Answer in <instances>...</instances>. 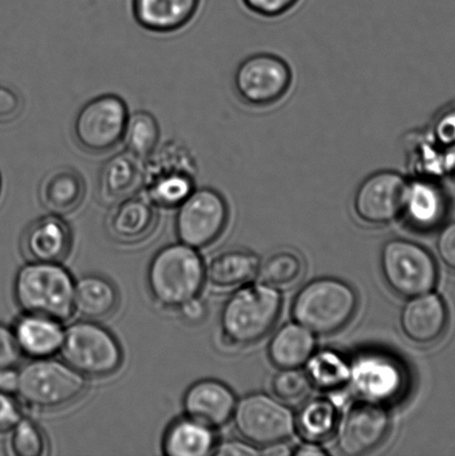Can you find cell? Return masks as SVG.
Wrapping results in <instances>:
<instances>
[{
  "label": "cell",
  "instance_id": "4dcf8cb0",
  "mask_svg": "<svg viewBox=\"0 0 455 456\" xmlns=\"http://www.w3.org/2000/svg\"><path fill=\"white\" fill-rule=\"evenodd\" d=\"M159 135L155 116L150 111L137 110L128 115L122 142L129 154L144 160L158 146Z\"/></svg>",
  "mask_w": 455,
  "mask_h": 456
},
{
  "label": "cell",
  "instance_id": "836d02e7",
  "mask_svg": "<svg viewBox=\"0 0 455 456\" xmlns=\"http://www.w3.org/2000/svg\"><path fill=\"white\" fill-rule=\"evenodd\" d=\"M312 383L300 369H283L272 379V391L280 401L293 403L309 395Z\"/></svg>",
  "mask_w": 455,
  "mask_h": 456
},
{
  "label": "cell",
  "instance_id": "83f0119b",
  "mask_svg": "<svg viewBox=\"0 0 455 456\" xmlns=\"http://www.w3.org/2000/svg\"><path fill=\"white\" fill-rule=\"evenodd\" d=\"M260 266V258L256 254L244 249L225 250L208 263L207 280L215 288H236L256 277Z\"/></svg>",
  "mask_w": 455,
  "mask_h": 456
},
{
  "label": "cell",
  "instance_id": "44dd1931",
  "mask_svg": "<svg viewBox=\"0 0 455 456\" xmlns=\"http://www.w3.org/2000/svg\"><path fill=\"white\" fill-rule=\"evenodd\" d=\"M142 187V160L126 151L107 159L98 175V196L106 205L132 198Z\"/></svg>",
  "mask_w": 455,
  "mask_h": 456
},
{
  "label": "cell",
  "instance_id": "7bdbcfd3",
  "mask_svg": "<svg viewBox=\"0 0 455 456\" xmlns=\"http://www.w3.org/2000/svg\"><path fill=\"white\" fill-rule=\"evenodd\" d=\"M20 373L15 368L0 369V392L17 395Z\"/></svg>",
  "mask_w": 455,
  "mask_h": 456
},
{
  "label": "cell",
  "instance_id": "ffe728a7",
  "mask_svg": "<svg viewBox=\"0 0 455 456\" xmlns=\"http://www.w3.org/2000/svg\"><path fill=\"white\" fill-rule=\"evenodd\" d=\"M447 212V196L434 180L418 176L408 181L402 216L414 230H435L444 221Z\"/></svg>",
  "mask_w": 455,
  "mask_h": 456
},
{
  "label": "cell",
  "instance_id": "7c38bea8",
  "mask_svg": "<svg viewBox=\"0 0 455 456\" xmlns=\"http://www.w3.org/2000/svg\"><path fill=\"white\" fill-rule=\"evenodd\" d=\"M229 205L220 191L195 189L178 207L175 227L181 243L195 249L207 248L224 232Z\"/></svg>",
  "mask_w": 455,
  "mask_h": 456
},
{
  "label": "cell",
  "instance_id": "74e56055",
  "mask_svg": "<svg viewBox=\"0 0 455 456\" xmlns=\"http://www.w3.org/2000/svg\"><path fill=\"white\" fill-rule=\"evenodd\" d=\"M24 418L13 395L0 392V431L12 430Z\"/></svg>",
  "mask_w": 455,
  "mask_h": 456
},
{
  "label": "cell",
  "instance_id": "f6af8a7d",
  "mask_svg": "<svg viewBox=\"0 0 455 456\" xmlns=\"http://www.w3.org/2000/svg\"><path fill=\"white\" fill-rule=\"evenodd\" d=\"M0 191H2V176H0Z\"/></svg>",
  "mask_w": 455,
  "mask_h": 456
},
{
  "label": "cell",
  "instance_id": "ab89813d",
  "mask_svg": "<svg viewBox=\"0 0 455 456\" xmlns=\"http://www.w3.org/2000/svg\"><path fill=\"white\" fill-rule=\"evenodd\" d=\"M21 101L18 94L6 86H0V120H11L20 114Z\"/></svg>",
  "mask_w": 455,
  "mask_h": 456
},
{
  "label": "cell",
  "instance_id": "b9f144b4",
  "mask_svg": "<svg viewBox=\"0 0 455 456\" xmlns=\"http://www.w3.org/2000/svg\"><path fill=\"white\" fill-rule=\"evenodd\" d=\"M178 311H180L183 319L191 324L200 323L207 317V305L199 297L191 299V301L178 308Z\"/></svg>",
  "mask_w": 455,
  "mask_h": 456
},
{
  "label": "cell",
  "instance_id": "ba28073f",
  "mask_svg": "<svg viewBox=\"0 0 455 456\" xmlns=\"http://www.w3.org/2000/svg\"><path fill=\"white\" fill-rule=\"evenodd\" d=\"M381 272L399 297L411 298L432 292L438 281V266L432 254L416 241L394 239L383 245Z\"/></svg>",
  "mask_w": 455,
  "mask_h": 456
},
{
  "label": "cell",
  "instance_id": "8992f818",
  "mask_svg": "<svg viewBox=\"0 0 455 456\" xmlns=\"http://www.w3.org/2000/svg\"><path fill=\"white\" fill-rule=\"evenodd\" d=\"M17 395L31 408L57 410L82 399L88 388L86 378L64 361L52 357L33 359L18 370Z\"/></svg>",
  "mask_w": 455,
  "mask_h": 456
},
{
  "label": "cell",
  "instance_id": "ac0fdd59",
  "mask_svg": "<svg viewBox=\"0 0 455 456\" xmlns=\"http://www.w3.org/2000/svg\"><path fill=\"white\" fill-rule=\"evenodd\" d=\"M73 234L60 216L37 218L21 237V250L30 262L60 263L69 254Z\"/></svg>",
  "mask_w": 455,
  "mask_h": 456
},
{
  "label": "cell",
  "instance_id": "f35d334b",
  "mask_svg": "<svg viewBox=\"0 0 455 456\" xmlns=\"http://www.w3.org/2000/svg\"><path fill=\"white\" fill-rule=\"evenodd\" d=\"M436 249L444 265L455 272V222L450 223L440 232Z\"/></svg>",
  "mask_w": 455,
  "mask_h": 456
},
{
  "label": "cell",
  "instance_id": "f1b7e54d",
  "mask_svg": "<svg viewBox=\"0 0 455 456\" xmlns=\"http://www.w3.org/2000/svg\"><path fill=\"white\" fill-rule=\"evenodd\" d=\"M305 365V373L312 387H319L321 390H338L350 382L351 365L336 351L314 352Z\"/></svg>",
  "mask_w": 455,
  "mask_h": 456
},
{
  "label": "cell",
  "instance_id": "d6986e66",
  "mask_svg": "<svg viewBox=\"0 0 455 456\" xmlns=\"http://www.w3.org/2000/svg\"><path fill=\"white\" fill-rule=\"evenodd\" d=\"M156 205L147 198L134 195L115 204L107 218L109 235L119 244H136L149 239L158 224Z\"/></svg>",
  "mask_w": 455,
  "mask_h": 456
},
{
  "label": "cell",
  "instance_id": "4fadbf2b",
  "mask_svg": "<svg viewBox=\"0 0 455 456\" xmlns=\"http://www.w3.org/2000/svg\"><path fill=\"white\" fill-rule=\"evenodd\" d=\"M292 85L288 62L273 53H256L244 60L234 75L239 97L252 106L275 104L287 95Z\"/></svg>",
  "mask_w": 455,
  "mask_h": 456
},
{
  "label": "cell",
  "instance_id": "277c9868",
  "mask_svg": "<svg viewBox=\"0 0 455 456\" xmlns=\"http://www.w3.org/2000/svg\"><path fill=\"white\" fill-rule=\"evenodd\" d=\"M358 304V295L351 285L333 277H323L311 281L298 290L292 315L297 323L312 333L329 335L350 323Z\"/></svg>",
  "mask_w": 455,
  "mask_h": 456
},
{
  "label": "cell",
  "instance_id": "d6a6232c",
  "mask_svg": "<svg viewBox=\"0 0 455 456\" xmlns=\"http://www.w3.org/2000/svg\"><path fill=\"white\" fill-rule=\"evenodd\" d=\"M9 446L17 456H43L47 454L46 436L42 428L29 419L22 418L12 428Z\"/></svg>",
  "mask_w": 455,
  "mask_h": 456
},
{
  "label": "cell",
  "instance_id": "6da1fadb",
  "mask_svg": "<svg viewBox=\"0 0 455 456\" xmlns=\"http://www.w3.org/2000/svg\"><path fill=\"white\" fill-rule=\"evenodd\" d=\"M205 281L207 267L198 249L181 241L159 249L147 272L151 297L160 307L168 310H178L199 297Z\"/></svg>",
  "mask_w": 455,
  "mask_h": 456
},
{
  "label": "cell",
  "instance_id": "d4e9b609",
  "mask_svg": "<svg viewBox=\"0 0 455 456\" xmlns=\"http://www.w3.org/2000/svg\"><path fill=\"white\" fill-rule=\"evenodd\" d=\"M119 305V293L110 279L87 274L75 281V312L89 321L104 320L113 315Z\"/></svg>",
  "mask_w": 455,
  "mask_h": 456
},
{
  "label": "cell",
  "instance_id": "603a6c76",
  "mask_svg": "<svg viewBox=\"0 0 455 456\" xmlns=\"http://www.w3.org/2000/svg\"><path fill=\"white\" fill-rule=\"evenodd\" d=\"M199 0H133V13L142 28L168 34L193 20Z\"/></svg>",
  "mask_w": 455,
  "mask_h": 456
},
{
  "label": "cell",
  "instance_id": "cb8c5ba5",
  "mask_svg": "<svg viewBox=\"0 0 455 456\" xmlns=\"http://www.w3.org/2000/svg\"><path fill=\"white\" fill-rule=\"evenodd\" d=\"M13 335L21 354L31 359L52 357L60 352L65 330L61 322L48 317L25 314L16 322Z\"/></svg>",
  "mask_w": 455,
  "mask_h": 456
},
{
  "label": "cell",
  "instance_id": "2e32d148",
  "mask_svg": "<svg viewBox=\"0 0 455 456\" xmlns=\"http://www.w3.org/2000/svg\"><path fill=\"white\" fill-rule=\"evenodd\" d=\"M238 400L226 384L200 379L191 386L183 399L185 417L208 428H222L231 421Z\"/></svg>",
  "mask_w": 455,
  "mask_h": 456
},
{
  "label": "cell",
  "instance_id": "ee69618b",
  "mask_svg": "<svg viewBox=\"0 0 455 456\" xmlns=\"http://www.w3.org/2000/svg\"><path fill=\"white\" fill-rule=\"evenodd\" d=\"M293 454L298 456H324L328 455V452L324 449L320 448L319 445H316L314 442L309 441L307 444H302L294 450Z\"/></svg>",
  "mask_w": 455,
  "mask_h": 456
},
{
  "label": "cell",
  "instance_id": "5bb4252c",
  "mask_svg": "<svg viewBox=\"0 0 455 456\" xmlns=\"http://www.w3.org/2000/svg\"><path fill=\"white\" fill-rule=\"evenodd\" d=\"M408 180L395 171L371 174L361 183L354 196V212L365 224H389L402 214Z\"/></svg>",
  "mask_w": 455,
  "mask_h": 456
},
{
  "label": "cell",
  "instance_id": "1f68e13d",
  "mask_svg": "<svg viewBox=\"0 0 455 456\" xmlns=\"http://www.w3.org/2000/svg\"><path fill=\"white\" fill-rule=\"evenodd\" d=\"M305 272V263L293 250H279L261 264L258 274L262 283L275 289L288 288L296 284Z\"/></svg>",
  "mask_w": 455,
  "mask_h": 456
},
{
  "label": "cell",
  "instance_id": "f546056e",
  "mask_svg": "<svg viewBox=\"0 0 455 456\" xmlns=\"http://www.w3.org/2000/svg\"><path fill=\"white\" fill-rule=\"evenodd\" d=\"M296 419L302 436L307 441L318 442L328 439L337 430L338 412L331 400L314 399L303 405Z\"/></svg>",
  "mask_w": 455,
  "mask_h": 456
},
{
  "label": "cell",
  "instance_id": "8d00e7d4",
  "mask_svg": "<svg viewBox=\"0 0 455 456\" xmlns=\"http://www.w3.org/2000/svg\"><path fill=\"white\" fill-rule=\"evenodd\" d=\"M298 0H244L249 11L263 17H278L288 12Z\"/></svg>",
  "mask_w": 455,
  "mask_h": 456
},
{
  "label": "cell",
  "instance_id": "52a82bcc",
  "mask_svg": "<svg viewBox=\"0 0 455 456\" xmlns=\"http://www.w3.org/2000/svg\"><path fill=\"white\" fill-rule=\"evenodd\" d=\"M62 361L85 378H106L118 372L124 354L118 338L93 321L76 322L65 330Z\"/></svg>",
  "mask_w": 455,
  "mask_h": 456
},
{
  "label": "cell",
  "instance_id": "3957f363",
  "mask_svg": "<svg viewBox=\"0 0 455 456\" xmlns=\"http://www.w3.org/2000/svg\"><path fill=\"white\" fill-rule=\"evenodd\" d=\"M282 310L278 289L264 283L247 285L227 299L221 314L222 337L231 346H248L265 338Z\"/></svg>",
  "mask_w": 455,
  "mask_h": 456
},
{
  "label": "cell",
  "instance_id": "484cf974",
  "mask_svg": "<svg viewBox=\"0 0 455 456\" xmlns=\"http://www.w3.org/2000/svg\"><path fill=\"white\" fill-rule=\"evenodd\" d=\"M315 348L314 333L294 322L273 335L267 353L272 363L280 370L300 369L313 355Z\"/></svg>",
  "mask_w": 455,
  "mask_h": 456
},
{
  "label": "cell",
  "instance_id": "4316f807",
  "mask_svg": "<svg viewBox=\"0 0 455 456\" xmlns=\"http://www.w3.org/2000/svg\"><path fill=\"white\" fill-rule=\"evenodd\" d=\"M216 444L213 428L185 417L174 421L165 432L163 452L167 456H207L213 454Z\"/></svg>",
  "mask_w": 455,
  "mask_h": 456
},
{
  "label": "cell",
  "instance_id": "7402d4cb",
  "mask_svg": "<svg viewBox=\"0 0 455 456\" xmlns=\"http://www.w3.org/2000/svg\"><path fill=\"white\" fill-rule=\"evenodd\" d=\"M39 200L47 211L64 216L82 207L86 183L77 169L60 167L49 171L39 184Z\"/></svg>",
  "mask_w": 455,
  "mask_h": 456
},
{
  "label": "cell",
  "instance_id": "e575fe53",
  "mask_svg": "<svg viewBox=\"0 0 455 456\" xmlns=\"http://www.w3.org/2000/svg\"><path fill=\"white\" fill-rule=\"evenodd\" d=\"M21 355L12 329L0 323V369L15 368Z\"/></svg>",
  "mask_w": 455,
  "mask_h": 456
},
{
  "label": "cell",
  "instance_id": "5b68a950",
  "mask_svg": "<svg viewBox=\"0 0 455 456\" xmlns=\"http://www.w3.org/2000/svg\"><path fill=\"white\" fill-rule=\"evenodd\" d=\"M198 165L187 146L164 142L142 160V189L158 208H178L196 189Z\"/></svg>",
  "mask_w": 455,
  "mask_h": 456
},
{
  "label": "cell",
  "instance_id": "30bf717a",
  "mask_svg": "<svg viewBox=\"0 0 455 456\" xmlns=\"http://www.w3.org/2000/svg\"><path fill=\"white\" fill-rule=\"evenodd\" d=\"M350 386L361 400L383 406L407 395L410 377L402 362L389 353L367 352L352 361Z\"/></svg>",
  "mask_w": 455,
  "mask_h": 456
},
{
  "label": "cell",
  "instance_id": "9a60e30c",
  "mask_svg": "<svg viewBox=\"0 0 455 456\" xmlns=\"http://www.w3.org/2000/svg\"><path fill=\"white\" fill-rule=\"evenodd\" d=\"M390 428V415L386 406L361 400L338 421L337 449L349 456L372 452L386 441Z\"/></svg>",
  "mask_w": 455,
  "mask_h": 456
},
{
  "label": "cell",
  "instance_id": "d590c367",
  "mask_svg": "<svg viewBox=\"0 0 455 456\" xmlns=\"http://www.w3.org/2000/svg\"><path fill=\"white\" fill-rule=\"evenodd\" d=\"M434 136L440 144L448 145L455 142V106L448 107L436 115Z\"/></svg>",
  "mask_w": 455,
  "mask_h": 456
},
{
  "label": "cell",
  "instance_id": "7a4b0ae2",
  "mask_svg": "<svg viewBox=\"0 0 455 456\" xmlns=\"http://www.w3.org/2000/svg\"><path fill=\"white\" fill-rule=\"evenodd\" d=\"M75 281L60 263L29 262L17 273L13 295L25 314L64 323L73 316Z\"/></svg>",
  "mask_w": 455,
  "mask_h": 456
},
{
  "label": "cell",
  "instance_id": "9c48e42d",
  "mask_svg": "<svg viewBox=\"0 0 455 456\" xmlns=\"http://www.w3.org/2000/svg\"><path fill=\"white\" fill-rule=\"evenodd\" d=\"M232 419L240 437L256 448L283 444L297 430L292 411L264 393H253L239 401Z\"/></svg>",
  "mask_w": 455,
  "mask_h": 456
},
{
  "label": "cell",
  "instance_id": "60d3db41",
  "mask_svg": "<svg viewBox=\"0 0 455 456\" xmlns=\"http://www.w3.org/2000/svg\"><path fill=\"white\" fill-rule=\"evenodd\" d=\"M213 454L217 456H249L261 454V451L247 441H225L216 444Z\"/></svg>",
  "mask_w": 455,
  "mask_h": 456
},
{
  "label": "cell",
  "instance_id": "8fae6325",
  "mask_svg": "<svg viewBox=\"0 0 455 456\" xmlns=\"http://www.w3.org/2000/svg\"><path fill=\"white\" fill-rule=\"evenodd\" d=\"M126 102L115 94H105L85 104L76 116L74 136L89 153L114 150L123 140L128 118Z\"/></svg>",
  "mask_w": 455,
  "mask_h": 456
},
{
  "label": "cell",
  "instance_id": "e0dca14e",
  "mask_svg": "<svg viewBox=\"0 0 455 456\" xmlns=\"http://www.w3.org/2000/svg\"><path fill=\"white\" fill-rule=\"evenodd\" d=\"M448 321V308L443 297L431 292L410 298L400 314L404 337L418 346L438 341L447 330Z\"/></svg>",
  "mask_w": 455,
  "mask_h": 456
}]
</instances>
